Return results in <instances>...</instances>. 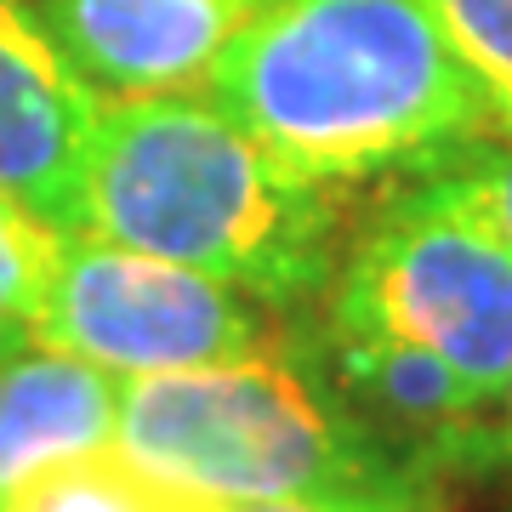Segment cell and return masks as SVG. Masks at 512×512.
Segmentation results:
<instances>
[{
    "mask_svg": "<svg viewBox=\"0 0 512 512\" xmlns=\"http://www.w3.org/2000/svg\"><path fill=\"white\" fill-rule=\"evenodd\" d=\"M205 97L319 188L404 183L501 131L421 0H256Z\"/></svg>",
    "mask_w": 512,
    "mask_h": 512,
    "instance_id": "cell-1",
    "label": "cell"
},
{
    "mask_svg": "<svg viewBox=\"0 0 512 512\" xmlns=\"http://www.w3.org/2000/svg\"><path fill=\"white\" fill-rule=\"evenodd\" d=\"M296 308L342 262L336 188L274 165L205 92L103 97L80 228Z\"/></svg>",
    "mask_w": 512,
    "mask_h": 512,
    "instance_id": "cell-2",
    "label": "cell"
},
{
    "mask_svg": "<svg viewBox=\"0 0 512 512\" xmlns=\"http://www.w3.org/2000/svg\"><path fill=\"white\" fill-rule=\"evenodd\" d=\"M114 450L160 490L205 507L370 495L433 478L359 416L325 342L285 325L234 359L126 382Z\"/></svg>",
    "mask_w": 512,
    "mask_h": 512,
    "instance_id": "cell-3",
    "label": "cell"
},
{
    "mask_svg": "<svg viewBox=\"0 0 512 512\" xmlns=\"http://www.w3.org/2000/svg\"><path fill=\"white\" fill-rule=\"evenodd\" d=\"M325 330L427 348L495 399L512 376V251L478 222L393 188L330 274Z\"/></svg>",
    "mask_w": 512,
    "mask_h": 512,
    "instance_id": "cell-4",
    "label": "cell"
},
{
    "mask_svg": "<svg viewBox=\"0 0 512 512\" xmlns=\"http://www.w3.org/2000/svg\"><path fill=\"white\" fill-rule=\"evenodd\" d=\"M29 330L103 365L120 382H143L217 365L268 342L279 330V308L183 262L97 234H63Z\"/></svg>",
    "mask_w": 512,
    "mask_h": 512,
    "instance_id": "cell-5",
    "label": "cell"
},
{
    "mask_svg": "<svg viewBox=\"0 0 512 512\" xmlns=\"http://www.w3.org/2000/svg\"><path fill=\"white\" fill-rule=\"evenodd\" d=\"M103 97L74 74L23 0H0V188L57 222L80 228L86 160Z\"/></svg>",
    "mask_w": 512,
    "mask_h": 512,
    "instance_id": "cell-6",
    "label": "cell"
},
{
    "mask_svg": "<svg viewBox=\"0 0 512 512\" xmlns=\"http://www.w3.org/2000/svg\"><path fill=\"white\" fill-rule=\"evenodd\" d=\"M97 97L205 92L256 0H23Z\"/></svg>",
    "mask_w": 512,
    "mask_h": 512,
    "instance_id": "cell-7",
    "label": "cell"
},
{
    "mask_svg": "<svg viewBox=\"0 0 512 512\" xmlns=\"http://www.w3.org/2000/svg\"><path fill=\"white\" fill-rule=\"evenodd\" d=\"M120 376L29 325L0 330V501L57 461L114 450Z\"/></svg>",
    "mask_w": 512,
    "mask_h": 512,
    "instance_id": "cell-8",
    "label": "cell"
},
{
    "mask_svg": "<svg viewBox=\"0 0 512 512\" xmlns=\"http://www.w3.org/2000/svg\"><path fill=\"white\" fill-rule=\"evenodd\" d=\"M336 382L359 404V416L387 433L416 467H439V456L473 427L490 399L461 370H450L439 353L387 342V336H353V330H319ZM439 478V473H433Z\"/></svg>",
    "mask_w": 512,
    "mask_h": 512,
    "instance_id": "cell-9",
    "label": "cell"
},
{
    "mask_svg": "<svg viewBox=\"0 0 512 512\" xmlns=\"http://www.w3.org/2000/svg\"><path fill=\"white\" fill-rule=\"evenodd\" d=\"M0 512H194V501L160 490L120 450H97L23 478Z\"/></svg>",
    "mask_w": 512,
    "mask_h": 512,
    "instance_id": "cell-10",
    "label": "cell"
},
{
    "mask_svg": "<svg viewBox=\"0 0 512 512\" xmlns=\"http://www.w3.org/2000/svg\"><path fill=\"white\" fill-rule=\"evenodd\" d=\"M399 188L427 205H444V211L478 222L484 234H495L512 251V131H490V137L456 148L450 160L404 177Z\"/></svg>",
    "mask_w": 512,
    "mask_h": 512,
    "instance_id": "cell-11",
    "label": "cell"
},
{
    "mask_svg": "<svg viewBox=\"0 0 512 512\" xmlns=\"http://www.w3.org/2000/svg\"><path fill=\"white\" fill-rule=\"evenodd\" d=\"M421 6L484 86L501 131H512V0H421Z\"/></svg>",
    "mask_w": 512,
    "mask_h": 512,
    "instance_id": "cell-12",
    "label": "cell"
},
{
    "mask_svg": "<svg viewBox=\"0 0 512 512\" xmlns=\"http://www.w3.org/2000/svg\"><path fill=\"white\" fill-rule=\"evenodd\" d=\"M57 251H63V228L0 188V330L35 325Z\"/></svg>",
    "mask_w": 512,
    "mask_h": 512,
    "instance_id": "cell-13",
    "label": "cell"
},
{
    "mask_svg": "<svg viewBox=\"0 0 512 512\" xmlns=\"http://www.w3.org/2000/svg\"><path fill=\"white\" fill-rule=\"evenodd\" d=\"M433 473L439 478H478V484H512V376L490 399V410L439 456Z\"/></svg>",
    "mask_w": 512,
    "mask_h": 512,
    "instance_id": "cell-14",
    "label": "cell"
},
{
    "mask_svg": "<svg viewBox=\"0 0 512 512\" xmlns=\"http://www.w3.org/2000/svg\"><path fill=\"white\" fill-rule=\"evenodd\" d=\"M194 512H450V501H444V478H427V484H404V490H370V495L228 501V507H205V501H194Z\"/></svg>",
    "mask_w": 512,
    "mask_h": 512,
    "instance_id": "cell-15",
    "label": "cell"
}]
</instances>
